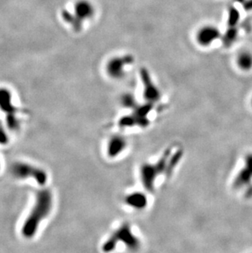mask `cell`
I'll return each instance as SVG.
<instances>
[{
  "instance_id": "obj_1",
  "label": "cell",
  "mask_w": 252,
  "mask_h": 253,
  "mask_svg": "<svg viewBox=\"0 0 252 253\" xmlns=\"http://www.w3.org/2000/svg\"><path fill=\"white\" fill-rule=\"evenodd\" d=\"M53 208V195L48 189H42L37 192L33 206L22 224V236L25 239H33L41 224L50 215Z\"/></svg>"
},
{
  "instance_id": "obj_2",
  "label": "cell",
  "mask_w": 252,
  "mask_h": 253,
  "mask_svg": "<svg viewBox=\"0 0 252 253\" xmlns=\"http://www.w3.org/2000/svg\"><path fill=\"white\" fill-rule=\"evenodd\" d=\"M119 243L124 244L127 249L131 251H137L140 247V240L134 234L128 224L120 226L119 229L112 234V236L103 244L102 251L104 253H111L116 249Z\"/></svg>"
},
{
  "instance_id": "obj_3",
  "label": "cell",
  "mask_w": 252,
  "mask_h": 253,
  "mask_svg": "<svg viewBox=\"0 0 252 253\" xmlns=\"http://www.w3.org/2000/svg\"><path fill=\"white\" fill-rule=\"evenodd\" d=\"M11 173L18 179H31L36 183L44 186L48 181V174L44 169L26 162H16L11 167Z\"/></svg>"
},
{
  "instance_id": "obj_4",
  "label": "cell",
  "mask_w": 252,
  "mask_h": 253,
  "mask_svg": "<svg viewBox=\"0 0 252 253\" xmlns=\"http://www.w3.org/2000/svg\"><path fill=\"white\" fill-rule=\"evenodd\" d=\"M127 147V142L124 137L114 136L108 141L107 146V155L110 158H117L122 154Z\"/></svg>"
},
{
  "instance_id": "obj_5",
  "label": "cell",
  "mask_w": 252,
  "mask_h": 253,
  "mask_svg": "<svg viewBox=\"0 0 252 253\" xmlns=\"http://www.w3.org/2000/svg\"><path fill=\"white\" fill-rule=\"evenodd\" d=\"M126 203L127 205L129 206L133 209L136 210H142L144 209L147 206V197L143 194L141 193H133V194H129L126 198Z\"/></svg>"
},
{
  "instance_id": "obj_6",
  "label": "cell",
  "mask_w": 252,
  "mask_h": 253,
  "mask_svg": "<svg viewBox=\"0 0 252 253\" xmlns=\"http://www.w3.org/2000/svg\"><path fill=\"white\" fill-rule=\"evenodd\" d=\"M215 31L211 27H203L198 34V43L201 45H209L214 40Z\"/></svg>"
},
{
  "instance_id": "obj_7",
  "label": "cell",
  "mask_w": 252,
  "mask_h": 253,
  "mask_svg": "<svg viewBox=\"0 0 252 253\" xmlns=\"http://www.w3.org/2000/svg\"><path fill=\"white\" fill-rule=\"evenodd\" d=\"M239 63H240L243 67L248 68V67L251 66V57L247 54H243V56H241L239 58Z\"/></svg>"
},
{
  "instance_id": "obj_8",
  "label": "cell",
  "mask_w": 252,
  "mask_h": 253,
  "mask_svg": "<svg viewBox=\"0 0 252 253\" xmlns=\"http://www.w3.org/2000/svg\"><path fill=\"white\" fill-rule=\"evenodd\" d=\"M8 142V136L2 128H0V144L5 145Z\"/></svg>"
},
{
  "instance_id": "obj_9",
  "label": "cell",
  "mask_w": 252,
  "mask_h": 253,
  "mask_svg": "<svg viewBox=\"0 0 252 253\" xmlns=\"http://www.w3.org/2000/svg\"><path fill=\"white\" fill-rule=\"evenodd\" d=\"M0 168H1V163H0Z\"/></svg>"
}]
</instances>
